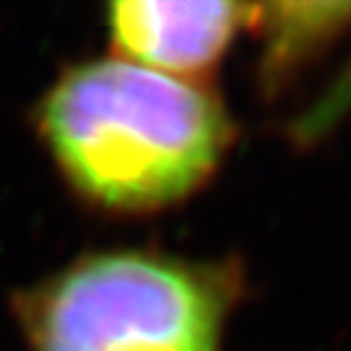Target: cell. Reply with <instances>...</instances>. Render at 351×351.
I'll list each match as a JSON object with an SVG mask.
<instances>
[{"instance_id": "1", "label": "cell", "mask_w": 351, "mask_h": 351, "mask_svg": "<svg viewBox=\"0 0 351 351\" xmlns=\"http://www.w3.org/2000/svg\"><path fill=\"white\" fill-rule=\"evenodd\" d=\"M39 130L71 185L112 211L182 201L232 141L208 88L123 58L71 68L39 104Z\"/></svg>"}, {"instance_id": "2", "label": "cell", "mask_w": 351, "mask_h": 351, "mask_svg": "<svg viewBox=\"0 0 351 351\" xmlns=\"http://www.w3.org/2000/svg\"><path fill=\"white\" fill-rule=\"evenodd\" d=\"M232 284L169 255H88L32 289L19 315L34 351H219Z\"/></svg>"}, {"instance_id": "3", "label": "cell", "mask_w": 351, "mask_h": 351, "mask_svg": "<svg viewBox=\"0 0 351 351\" xmlns=\"http://www.w3.org/2000/svg\"><path fill=\"white\" fill-rule=\"evenodd\" d=\"M252 5L237 3H169L128 0L107 11L114 47L136 65L167 75H195L224 55L242 24L252 21Z\"/></svg>"}, {"instance_id": "4", "label": "cell", "mask_w": 351, "mask_h": 351, "mask_svg": "<svg viewBox=\"0 0 351 351\" xmlns=\"http://www.w3.org/2000/svg\"><path fill=\"white\" fill-rule=\"evenodd\" d=\"M268 29V63L276 71L351 24V3H287L258 8Z\"/></svg>"}, {"instance_id": "5", "label": "cell", "mask_w": 351, "mask_h": 351, "mask_svg": "<svg viewBox=\"0 0 351 351\" xmlns=\"http://www.w3.org/2000/svg\"><path fill=\"white\" fill-rule=\"evenodd\" d=\"M351 107V68L341 75L339 81L330 86L323 99L315 104L310 114L300 123V133L302 136H323V130H328L330 125L339 123V117Z\"/></svg>"}]
</instances>
